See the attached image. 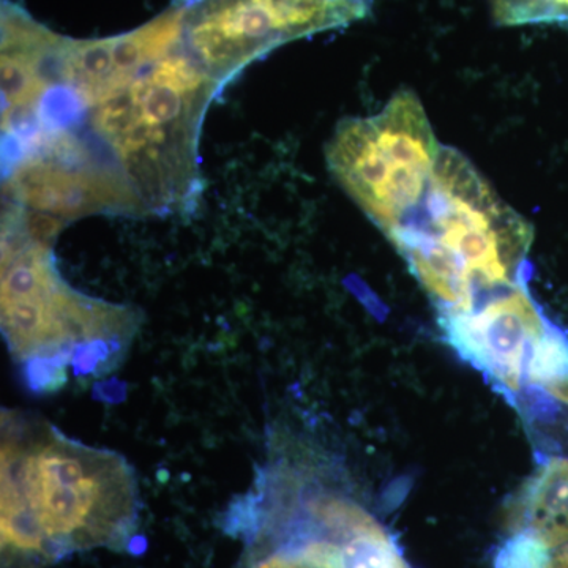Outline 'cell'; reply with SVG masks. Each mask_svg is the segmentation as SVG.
<instances>
[{
    "mask_svg": "<svg viewBox=\"0 0 568 568\" xmlns=\"http://www.w3.org/2000/svg\"><path fill=\"white\" fill-rule=\"evenodd\" d=\"M0 465L2 568H43L132 544L140 495L121 455L70 439L36 414L3 409Z\"/></svg>",
    "mask_w": 568,
    "mask_h": 568,
    "instance_id": "cell-1",
    "label": "cell"
},
{
    "mask_svg": "<svg viewBox=\"0 0 568 568\" xmlns=\"http://www.w3.org/2000/svg\"><path fill=\"white\" fill-rule=\"evenodd\" d=\"M388 239L440 313H467L525 274L534 231L465 153L443 145L420 207Z\"/></svg>",
    "mask_w": 568,
    "mask_h": 568,
    "instance_id": "cell-2",
    "label": "cell"
},
{
    "mask_svg": "<svg viewBox=\"0 0 568 568\" xmlns=\"http://www.w3.org/2000/svg\"><path fill=\"white\" fill-rule=\"evenodd\" d=\"M138 327L130 306L97 301L59 274L51 239L37 234L20 209L2 216V332L31 386L61 387L67 366L99 375L114 366Z\"/></svg>",
    "mask_w": 568,
    "mask_h": 568,
    "instance_id": "cell-3",
    "label": "cell"
},
{
    "mask_svg": "<svg viewBox=\"0 0 568 568\" xmlns=\"http://www.w3.org/2000/svg\"><path fill=\"white\" fill-rule=\"evenodd\" d=\"M223 91L181 43L85 112L89 138L132 183L144 213H189L203 192L200 140Z\"/></svg>",
    "mask_w": 568,
    "mask_h": 568,
    "instance_id": "cell-4",
    "label": "cell"
},
{
    "mask_svg": "<svg viewBox=\"0 0 568 568\" xmlns=\"http://www.w3.org/2000/svg\"><path fill=\"white\" fill-rule=\"evenodd\" d=\"M443 145L413 89L366 118L345 119L325 145L335 181L362 212L394 235L420 207Z\"/></svg>",
    "mask_w": 568,
    "mask_h": 568,
    "instance_id": "cell-5",
    "label": "cell"
},
{
    "mask_svg": "<svg viewBox=\"0 0 568 568\" xmlns=\"http://www.w3.org/2000/svg\"><path fill=\"white\" fill-rule=\"evenodd\" d=\"M372 11L373 0H185L181 47L224 89L276 48Z\"/></svg>",
    "mask_w": 568,
    "mask_h": 568,
    "instance_id": "cell-6",
    "label": "cell"
},
{
    "mask_svg": "<svg viewBox=\"0 0 568 568\" xmlns=\"http://www.w3.org/2000/svg\"><path fill=\"white\" fill-rule=\"evenodd\" d=\"M7 203L67 223L88 215L144 213L132 183L81 130L37 134L2 153Z\"/></svg>",
    "mask_w": 568,
    "mask_h": 568,
    "instance_id": "cell-7",
    "label": "cell"
},
{
    "mask_svg": "<svg viewBox=\"0 0 568 568\" xmlns=\"http://www.w3.org/2000/svg\"><path fill=\"white\" fill-rule=\"evenodd\" d=\"M183 14L185 0H178L148 24L121 36L92 40L59 36L52 58L55 84L88 112L181 43Z\"/></svg>",
    "mask_w": 568,
    "mask_h": 568,
    "instance_id": "cell-8",
    "label": "cell"
},
{
    "mask_svg": "<svg viewBox=\"0 0 568 568\" xmlns=\"http://www.w3.org/2000/svg\"><path fill=\"white\" fill-rule=\"evenodd\" d=\"M526 276L489 295L467 313H440L448 343L467 362L487 372L511 394L521 388L534 343L551 321L530 297Z\"/></svg>",
    "mask_w": 568,
    "mask_h": 568,
    "instance_id": "cell-9",
    "label": "cell"
},
{
    "mask_svg": "<svg viewBox=\"0 0 568 568\" xmlns=\"http://www.w3.org/2000/svg\"><path fill=\"white\" fill-rule=\"evenodd\" d=\"M59 33L2 0V142L31 132L44 97L55 84L52 54Z\"/></svg>",
    "mask_w": 568,
    "mask_h": 568,
    "instance_id": "cell-10",
    "label": "cell"
},
{
    "mask_svg": "<svg viewBox=\"0 0 568 568\" xmlns=\"http://www.w3.org/2000/svg\"><path fill=\"white\" fill-rule=\"evenodd\" d=\"M514 528L530 530L551 549L568 544V459L547 463L519 497Z\"/></svg>",
    "mask_w": 568,
    "mask_h": 568,
    "instance_id": "cell-11",
    "label": "cell"
},
{
    "mask_svg": "<svg viewBox=\"0 0 568 568\" xmlns=\"http://www.w3.org/2000/svg\"><path fill=\"white\" fill-rule=\"evenodd\" d=\"M304 537L328 541L321 568H410L387 530L377 521L355 532Z\"/></svg>",
    "mask_w": 568,
    "mask_h": 568,
    "instance_id": "cell-12",
    "label": "cell"
},
{
    "mask_svg": "<svg viewBox=\"0 0 568 568\" xmlns=\"http://www.w3.org/2000/svg\"><path fill=\"white\" fill-rule=\"evenodd\" d=\"M526 377L536 386H547L568 377V335L558 325L549 324L548 331L534 343L526 364Z\"/></svg>",
    "mask_w": 568,
    "mask_h": 568,
    "instance_id": "cell-13",
    "label": "cell"
},
{
    "mask_svg": "<svg viewBox=\"0 0 568 568\" xmlns=\"http://www.w3.org/2000/svg\"><path fill=\"white\" fill-rule=\"evenodd\" d=\"M499 26L549 24L568 28V0H489Z\"/></svg>",
    "mask_w": 568,
    "mask_h": 568,
    "instance_id": "cell-14",
    "label": "cell"
},
{
    "mask_svg": "<svg viewBox=\"0 0 568 568\" xmlns=\"http://www.w3.org/2000/svg\"><path fill=\"white\" fill-rule=\"evenodd\" d=\"M551 548L530 530H517L497 551L495 568H548Z\"/></svg>",
    "mask_w": 568,
    "mask_h": 568,
    "instance_id": "cell-15",
    "label": "cell"
},
{
    "mask_svg": "<svg viewBox=\"0 0 568 568\" xmlns=\"http://www.w3.org/2000/svg\"><path fill=\"white\" fill-rule=\"evenodd\" d=\"M541 388H544L545 394L568 406V377L555 381V383H549Z\"/></svg>",
    "mask_w": 568,
    "mask_h": 568,
    "instance_id": "cell-16",
    "label": "cell"
},
{
    "mask_svg": "<svg viewBox=\"0 0 568 568\" xmlns=\"http://www.w3.org/2000/svg\"><path fill=\"white\" fill-rule=\"evenodd\" d=\"M254 568H293V564H291L290 558H286V556L275 552L271 558L261 560Z\"/></svg>",
    "mask_w": 568,
    "mask_h": 568,
    "instance_id": "cell-17",
    "label": "cell"
},
{
    "mask_svg": "<svg viewBox=\"0 0 568 568\" xmlns=\"http://www.w3.org/2000/svg\"><path fill=\"white\" fill-rule=\"evenodd\" d=\"M548 568H568V544L558 548V552L552 556Z\"/></svg>",
    "mask_w": 568,
    "mask_h": 568,
    "instance_id": "cell-18",
    "label": "cell"
},
{
    "mask_svg": "<svg viewBox=\"0 0 568 568\" xmlns=\"http://www.w3.org/2000/svg\"><path fill=\"white\" fill-rule=\"evenodd\" d=\"M278 555H280V552H278ZM283 556H286V555H283ZM286 558H290V556H286ZM290 560H291V564H293V568H315L312 566H306V564L298 562V560H295L293 558H290Z\"/></svg>",
    "mask_w": 568,
    "mask_h": 568,
    "instance_id": "cell-19",
    "label": "cell"
}]
</instances>
